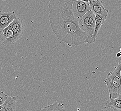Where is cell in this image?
Instances as JSON below:
<instances>
[{"mask_svg": "<svg viewBox=\"0 0 121 111\" xmlns=\"http://www.w3.org/2000/svg\"><path fill=\"white\" fill-rule=\"evenodd\" d=\"M73 0H50L48 7L49 21L52 30L57 38L68 45L79 46L94 43L89 36L80 29L78 21L73 16L72 6Z\"/></svg>", "mask_w": 121, "mask_h": 111, "instance_id": "1", "label": "cell"}, {"mask_svg": "<svg viewBox=\"0 0 121 111\" xmlns=\"http://www.w3.org/2000/svg\"><path fill=\"white\" fill-rule=\"evenodd\" d=\"M121 63H118L113 71L109 72L104 81L109 92V98H117L121 96Z\"/></svg>", "mask_w": 121, "mask_h": 111, "instance_id": "2", "label": "cell"}, {"mask_svg": "<svg viewBox=\"0 0 121 111\" xmlns=\"http://www.w3.org/2000/svg\"><path fill=\"white\" fill-rule=\"evenodd\" d=\"M81 30L89 36H92L95 27V15L91 10L83 16L81 20L78 22Z\"/></svg>", "mask_w": 121, "mask_h": 111, "instance_id": "3", "label": "cell"}, {"mask_svg": "<svg viewBox=\"0 0 121 111\" xmlns=\"http://www.w3.org/2000/svg\"><path fill=\"white\" fill-rule=\"evenodd\" d=\"M89 0H73L72 11L73 16L78 21H81L83 16L90 10Z\"/></svg>", "mask_w": 121, "mask_h": 111, "instance_id": "4", "label": "cell"}, {"mask_svg": "<svg viewBox=\"0 0 121 111\" xmlns=\"http://www.w3.org/2000/svg\"><path fill=\"white\" fill-rule=\"evenodd\" d=\"M90 9L95 15H99L107 19L109 11L103 5L102 1L100 0H89Z\"/></svg>", "mask_w": 121, "mask_h": 111, "instance_id": "5", "label": "cell"}, {"mask_svg": "<svg viewBox=\"0 0 121 111\" xmlns=\"http://www.w3.org/2000/svg\"><path fill=\"white\" fill-rule=\"evenodd\" d=\"M9 27L19 41L23 34L24 31V24L22 19L20 17H16Z\"/></svg>", "mask_w": 121, "mask_h": 111, "instance_id": "6", "label": "cell"}, {"mask_svg": "<svg viewBox=\"0 0 121 111\" xmlns=\"http://www.w3.org/2000/svg\"><path fill=\"white\" fill-rule=\"evenodd\" d=\"M16 17L14 11L10 12L0 11V33L7 28Z\"/></svg>", "mask_w": 121, "mask_h": 111, "instance_id": "7", "label": "cell"}, {"mask_svg": "<svg viewBox=\"0 0 121 111\" xmlns=\"http://www.w3.org/2000/svg\"><path fill=\"white\" fill-rule=\"evenodd\" d=\"M1 33L2 43L4 45L13 44L19 42L9 26L3 30Z\"/></svg>", "mask_w": 121, "mask_h": 111, "instance_id": "8", "label": "cell"}, {"mask_svg": "<svg viewBox=\"0 0 121 111\" xmlns=\"http://www.w3.org/2000/svg\"><path fill=\"white\" fill-rule=\"evenodd\" d=\"M107 19L99 15H95V27L93 35L91 36L94 40L95 42L96 38L98 36L99 30L101 27L105 23Z\"/></svg>", "mask_w": 121, "mask_h": 111, "instance_id": "9", "label": "cell"}, {"mask_svg": "<svg viewBox=\"0 0 121 111\" xmlns=\"http://www.w3.org/2000/svg\"><path fill=\"white\" fill-rule=\"evenodd\" d=\"M38 111H66L64 103L55 101L54 103L41 108Z\"/></svg>", "mask_w": 121, "mask_h": 111, "instance_id": "10", "label": "cell"}, {"mask_svg": "<svg viewBox=\"0 0 121 111\" xmlns=\"http://www.w3.org/2000/svg\"><path fill=\"white\" fill-rule=\"evenodd\" d=\"M106 108H111L114 111H121V96L115 99L109 98V101L107 103Z\"/></svg>", "mask_w": 121, "mask_h": 111, "instance_id": "11", "label": "cell"}, {"mask_svg": "<svg viewBox=\"0 0 121 111\" xmlns=\"http://www.w3.org/2000/svg\"><path fill=\"white\" fill-rule=\"evenodd\" d=\"M7 97L8 96L7 95H6L3 91H0V106L4 103Z\"/></svg>", "mask_w": 121, "mask_h": 111, "instance_id": "12", "label": "cell"}, {"mask_svg": "<svg viewBox=\"0 0 121 111\" xmlns=\"http://www.w3.org/2000/svg\"><path fill=\"white\" fill-rule=\"evenodd\" d=\"M121 56V49H120V51H119V52L117 53V54H116V56H117V57L119 58V57H120Z\"/></svg>", "mask_w": 121, "mask_h": 111, "instance_id": "13", "label": "cell"}]
</instances>
